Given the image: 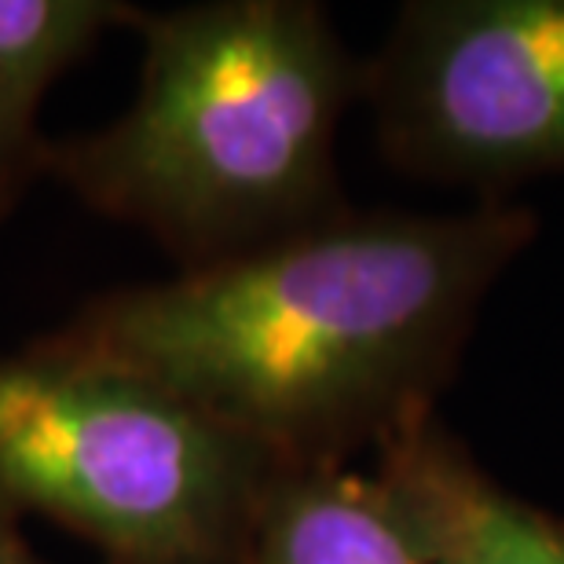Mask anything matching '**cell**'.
I'll return each instance as SVG.
<instances>
[{
  "label": "cell",
  "instance_id": "obj_1",
  "mask_svg": "<svg viewBox=\"0 0 564 564\" xmlns=\"http://www.w3.org/2000/svg\"><path fill=\"white\" fill-rule=\"evenodd\" d=\"M524 202L348 209L235 261L88 297L41 341L104 359L286 466H348L455 381L480 304L535 242Z\"/></svg>",
  "mask_w": 564,
  "mask_h": 564
},
{
  "label": "cell",
  "instance_id": "obj_2",
  "mask_svg": "<svg viewBox=\"0 0 564 564\" xmlns=\"http://www.w3.org/2000/svg\"><path fill=\"white\" fill-rule=\"evenodd\" d=\"M132 104L48 143V180L198 272L352 209L337 132L364 59L315 0L140 8Z\"/></svg>",
  "mask_w": 564,
  "mask_h": 564
},
{
  "label": "cell",
  "instance_id": "obj_3",
  "mask_svg": "<svg viewBox=\"0 0 564 564\" xmlns=\"http://www.w3.org/2000/svg\"><path fill=\"white\" fill-rule=\"evenodd\" d=\"M282 466L132 370L41 337L0 352V499L104 564H239Z\"/></svg>",
  "mask_w": 564,
  "mask_h": 564
},
{
  "label": "cell",
  "instance_id": "obj_4",
  "mask_svg": "<svg viewBox=\"0 0 564 564\" xmlns=\"http://www.w3.org/2000/svg\"><path fill=\"white\" fill-rule=\"evenodd\" d=\"M381 158L484 202L564 173V0H408L364 59Z\"/></svg>",
  "mask_w": 564,
  "mask_h": 564
},
{
  "label": "cell",
  "instance_id": "obj_5",
  "mask_svg": "<svg viewBox=\"0 0 564 564\" xmlns=\"http://www.w3.org/2000/svg\"><path fill=\"white\" fill-rule=\"evenodd\" d=\"M370 477L425 564H564V521L502 488L440 414L375 447Z\"/></svg>",
  "mask_w": 564,
  "mask_h": 564
},
{
  "label": "cell",
  "instance_id": "obj_6",
  "mask_svg": "<svg viewBox=\"0 0 564 564\" xmlns=\"http://www.w3.org/2000/svg\"><path fill=\"white\" fill-rule=\"evenodd\" d=\"M137 15L129 0H0V228L48 180V88Z\"/></svg>",
  "mask_w": 564,
  "mask_h": 564
},
{
  "label": "cell",
  "instance_id": "obj_7",
  "mask_svg": "<svg viewBox=\"0 0 564 564\" xmlns=\"http://www.w3.org/2000/svg\"><path fill=\"white\" fill-rule=\"evenodd\" d=\"M239 564H425L370 473L282 466Z\"/></svg>",
  "mask_w": 564,
  "mask_h": 564
},
{
  "label": "cell",
  "instance_id": "obj_8",
  "mask_svg": "<svg viewBox=\"0 0 564 564\" xmlns=\"http://www.w3.org/2000/svg\"><path fill=\"white\" fill-rule=\"evenodd\" d=\"M22 513L0 499V564H48L22 535Z\"/></svg>",
  "mask_w": 564,
  "mask_h": 564
}]
</instances>
